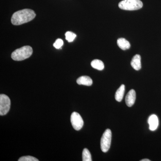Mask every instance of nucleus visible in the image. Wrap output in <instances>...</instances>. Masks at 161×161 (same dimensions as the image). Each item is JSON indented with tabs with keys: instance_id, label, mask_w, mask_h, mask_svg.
<instances>
[{
	"instance_id": "obj_1",
	"label": "nucleus",
	"mask_w": 161,
	"mask_h": 161,
	"mask_svg": "<svg viewBox=\"0 0 161 161\" xmlns=\"http://www.w3.org/2000/svg\"><path fill=\"white\" fill-rule=\"evenodd\" d=\"M36 14L33 10L25 9L15 12L11 18V23L13 25H20L28 23L36 17Z\"/></svg>"
},
{
	"instance_id": "obj_2",
	"label": "nucleus",
	"mask_w": 161,
	"mask_h": 161,
	"mask_svg": "<svg viewBox=\"0 0 161 161\" xmlns=\"http://www.w3.org/2000/svg\"><path fill=\"white\" fill-rule=\"evenodd\" d=\"M32 53L33 49L31 47L23 46L13 52L11 58L13 60L16 61H21L30 58Z\"/></svg>"
},
{
	"instance_id": "obj_3",
	"label": "nucleus",
	"mask_w": 161,
	"mask_h": 161,
	"mask_svg": "<svg viewBox=\"0 0 161 161\" xmlns=\"http://www.w3.org/2000/svg\"><path fill=\"white\" fill-rule=\"evenodd\" d=\"M120 9L125 10H136L143 7V3L140 0H123L119 4Z\"/></svg>"
},
{
	"instance_id": "obj_4",
	"label": "nucleus",
	"mask_w": 161,
	"mask_h": 161,
	"mask_svg": "<svg viewBox=\"0 0 161 161\" xmlns=\"http://www.w3.org/2000/svg\"><path fill=\"white\" fill-rule=\"evenodd\" d=\"M112 141V132L109 129L105 130L101 139V149L104 153L108 152L111 146Z\"/></svg>"
},
{
	"instance_id": "obj_5",
	"label": "nucleus",
	"mask_w": 161,
	"mask_h": 161,
	"mask_svg": "<svg viewBox=\"0 0 161 161\" xmlns=\"http://www.w3.org/2000/svg\"><path fill=\"white\" fill-rule=\"evenodd\" d=\"M10 100L6 95H0V115H5L7 114L10 109Z\"/></svg>"
},
{
	"instance_id": "obj_6",
	"label": "nucleus",
	"mask_w": 161,
	"mask_h": 161,
	"mask_svg": "<svg viewBox=\"0 0 161 161\" xmlns=\"http://www.w3.org/2000/svg\"><path fill=\"white\" fill-rule=\"evenodd\" d=\"M71 123L75 130L78 131L83 127L84 121L82 117L78 112H74L71 115Z\"/></svg>"
},
{
	"instance_id": "obj_7",
	"label": "nucleus",
	"mask_w": 161,
	"mask_h": 161,
	"mask_svg": "<svg viewBox=\"0 0 161 161\" xmlns=\"http://www.w3.org/2000/svg\"><path fill=\"white\" fill-rule=\"evenodd\" d=\"M149 125V129L151 131H155L158 127L159 121L157 116L154 114L150 115L148 119Z\"/></svg>"
},
{
	"instance_id": "obj_8",
	"label": "nucleus",
	"mask_w": 161,
	"mask_h": 161,
	"mask_svg": "<svg viewBox=\"0 0 161 161\" xmlns=\"http://www.w3.org/2000/svg\"><path fill=\"white\" fill-rule=\"evenodd\" d=\"M136 97V92L134 90H131L128 92L125 98L126 104L128 107H131L133 106L135 103Z\"/></svg>"
},
{
	"instance_id": "obj_9",
	"label": "nucleus",
	"mask_w": 161,
	"mask_h": 161,
	"mask_svg": "<svg viewBox=\"0 0 161 161\" xmlns=\"http://www.w3.org/2000/svg\"><path fill=\"white\" fill-rule=\"evenodd\" d=\"M131 65L136 70H139L142 68L141 64V57L140 55H135L131 61Z\"/></svg>"
},
{
	"instance_id": "obj_10",
	"label": "nucleus",
	"mask_w": 161,
	"mask_h": 161,
	"mask_svg": "<svg viewBox=\"0 0 161 161\" xmlns=\"http://www.w3.org/2000/svg\"><path fill=\"white\" fill-rule=\"evenodd\" d=\"M77 83L78 85L91 86L93 83L92 78L89 76H83L79 77L77 80Z\"/></svg>"
},
{
	"instance_id": "obj_11",
	"label": "nucleus",
	"mask_w": 161,
	"mask_h": 161,
	"mask_svg": "<svg viewBox=\"0 0 161 161\" xmlns=\"http://www.w3.org/2000/svg\"><path fill=\"white\" fill-rule=\"evenodd\" d=\"M117 43L119 47L123 50L129 49L131 47L130 42L125 38H121L118 39Z\"/></svg>"
},
{
	"instance_id": "obj_12",
	"label": "nucleus",
	"mask_w": 161,
	"mask_h": 161,
	"mask_svg": "<svg viewBox=\"0 0 161 161\" xmlns=\"http://www.w3.org/2000/svg\"><path fill=\"white\" fill-rule=\"evenodd\" d=\"M125 86L122 85L116 91L115 94V99L117 101H121L123 98L124 94H125Z\"/></svg>"
},
{
	"instance_id": "obj_13",
	"label": "nucleus",
	"mask_w": 161,
	"mask_h": 161,
	"mask_svg": "<svg viewBox=\"0 0 161 161\" xmlns=\"http://www.w3.org/2000/svg\"><path fill=\"white\" fill-rule=\"evenodd\" d=\"M91 65L93 68L98 70H102L104 68V65L103 62L98 59L93 60L91 62Z\"/></svg>"
},
{
	"instance_id": "obj_14",
	"label": "nucleus",
	"mask_w": 161,
	"mask_h": 161,
	"mask_svg": "<svg viewBox=\"0 0 161 161\" xmlns=\"http://www.w3.org/2000/svg\"><path fill=\"white\" fill-rule=\"evenodd\" d=\"M82 161H92V155L89 150L86 148H85L82 152Z\"/></svg>"
},
{
	"instance_id": "obj_15",
	"label": "nucleus",
	"mask_w": 161,
	"mask_h": 161,
	"mask_svg": "<svg viewBox=\"0 0 161 161\" xmlns=\"http://www.w3.org/2000/svg\"><path fill=\"white\" fill-rule=\"evenodd\" d=\"M65 39L68 42H72L74 41L77 36L74 33L71 31L66 32L65 34Z\"/></svg>"
},
{
	"instance_id": "obj_16",
	"label": "nucleus",
	"mask_w": 161,
	"mask_h": 161,
	"mask_svg": "<svg viewBox=\"0 0 161 161\" xmlns=\"http://www.w3.org/2000/svg\"><path fill=\"white\" fill-rule=\"evenodd\" d=\"M19 161H39V160L36 158L31 156L22 157L19 160Z\"/></svg>"
},
{
	"instance_id": "obj_17",
	"label": "nucleus",
	"mask_w": 161,
	"mask_h": 161,
	"mask_svg": "<svg viewBox=\"0 0 161 161\" xmlns=\"http://www.w3.org/2000/svg\"><path fill=\"white\" fill-rule=\"evenodd\" d=\"M63 41L61 39H58L56 40L53 43V46L57 49L61 48V47L63 45Z\"/></svg>"
},
{
	"instance_id": "obj_18",
	"label": "nucleus",
	"mask_w": 161,
	"mask_h": 161,
	"mask_svg": "<svg viewBox=\"0 0 161 161\" xmlns=\"http://www.w3.org/2000/svg\"><path fill=\"white\" fill-rule=\"evenodd\" d=\"M141 161H150V160L148 159H143L140 160Z\"/></svg>"
}]
</instances>
